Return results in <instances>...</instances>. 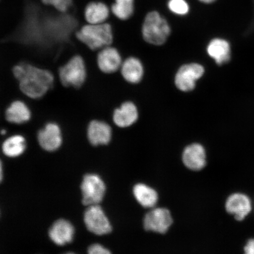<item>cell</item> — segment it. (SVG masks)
Wrapping results in <instances>:
<instances>
[{"label":"cell","mask_w":254,"mask_h":254,"mask_svg":"<svg viewBox=\"0 0 254 254\" xmlns=\"http://www.w3.org/2000/svg\"><path fill=\"white\" fill-rule=\"evenodd\" d=\"M12 73L19 90L31 100L42 99L55 84V76L52 71L30 63H17L12 67Z\"/></svg>","instance_id":"obj_1"},{"label":"cell","mask_w":254,"mask_h":254,"mask_svg":"<svg viewBox=\"0 0 254 254\" xmlns=\"http://www.w3.org/2000/svg\"><path fill=\"white\" fill-rule=\"evenodd\" d=\"M75 38L79 43L92 51L110 46L113 43V35L110 24L85 23L75 31Z\"/></svg>","instance_id":"obj_2"},{"label":"cell","mask_w":254,"mask_h":254,"mask_svg":"<svg viewBox=\"0 0 254 254\" xmlns=\"http://www.w3.org/2000/svg\"><path fill=\"white\" fill-rule=\"evenodd\" d=\"M58 78L65 88H81L87 78V69L85 60L81 55H75L60 66Z\"/></svg>","instance_id":"obj_3"},{"label":"cell","mask_w":254,"mask_h":254,"mask_svg":"<svg viewBox=\"0 0 254 254\" xmlns=\"http://www.w3.org/2000/svg\"><path fill=\"white\" fill-rule=\"evenodd\" d=\"M142 36L147 43L160 46L166 42L170 34V27L167 21L156 11L146 16L142 26Z\"/></svg>","instance_id":"obj_4"},{"label":"cell","mask_w":254,"mask_h":254,"mask_svg":"<svg viewBox=\"0 0 254 254\" xmlns=\"http://www.w3.org/2000/svg\"><path fill=\"white\" fill-rule=\"evenodd\" d=\"M82 203L84 205H98L103 201L106 186L101 178L95 174H87L81 186Z\"/></svg>","instance_id":"obj_5"},{"label":"cell","mask_w":254,"mask_h":254,"mask_svg":"<svg viewBox=\"0 0 254 254\" xmlns=\"http://www.w3.org/2000/svg\"><path fill=\"white\" fill-rule=\"evenodd\" d=\"M84 222L88 231L98 236L112 231L109 219L99 204L88 206L84 214Z\"/></svg>","instance_id":"obj_6"},{"label":"cell","mask_w":254,"mask_h":254,"mask_svg":"<svg viewBox=\"0 0 254 254\" xmlns=\"http://www.w3.org/2000/svg\"><path fill=\"white\" fill-rule=\"evenodd\" d=\"M204 72V68L199 64L184 65L178 71L175 78V83L181 91H192L195 87V82L202 77Z\"/></svg>","instance_id":"obj_7"},{"label":"cell","mask_w":254,"mask_h":254,"mask_svg":"<svg viewBox=\"0 0 254 254\" xmlns=\"http://www.w3.org/2000/svg\"><path fill=\"white\" fill-rule=\"evenodd\" d=\"M173 222L172 216L167 209L158 208L146 214L144 227L146 230L160 234L166 233Z\"/></svg>","instance_id":"obj_8"},{"label":"cell","mask_w":254,"mask_h":254,"mask_svg":"<svg viewBox=\"0 0 254 254\" xmlns=\"http://www.w3.org/2000/svg\"><path fill=\"white\" fill-rule=\"evenodd\" d=\"M225 209L236 220L243 221L252 210V201L244 193H234L228 196L225 202Z\"/></svg>","instance_id":"obj_9"},{"label":"cell","mask_w":254,"mask_h":254,"mask_svg":"<svg viewBox=\"0 0 254 254\" xmlns=\"http://www.w3.org/2000/svg\"><path fill=\"white\" fill-rule=\"evenodd\" d=\"M38 140L41 147L48 151H54L62 144V132L58 124L50 122L40 129L38 134Z\"/></svg>","instance_id":"obj_10"},{"label":"cell","mask_w":254,"mask_h":254,"mask_svg":"<svg viewBox=\"0 0 254 254\" xmlns=\"http://www.w3.org/2000/svg\"><path fill=\"white\" fill-rule=\"evenodd\" d=\"M97 63L98 68L106 74L117 71L122 66V57L115 48L107 46L98 53Z\"/></svg>","instance_id":"obj_11"},{"label":"cell","mask_w":254,"mask_h":254,"mask_svg":"<svg viewBox=\"0 0 254 254\" xmlns=\"http://www.w3.org/2000/svg\"><path fill=\"white\" fill-rule=\"evenodd\" d=\"M5 119L9 123L14 125H23L31 119L30 107L24 101L14 100L5 108Z\"/></svg>","instance_id":"obj_12"},{"label":"cell","mask_w":254,"mask_h":254,"mask_svg":"<svg viewBox=\"0 0 254 254\" xmlns=\"http://www.w3.org/2000/svg\"><path fill=\"white\" fill-rule=\"evenodd\" d=\"M183 161L190 170L199 171L206 166V152L204 147L199 144L188 146L184 150Z\"/></svg>","instance_id":"obj_13"},{"label":"cell","mask_w":254,"mask_h":254,"mask_svg":"<svg viewBox=\"0 0 254 254\" xmlns=\"http://www.w3.org/2000/svg\"><path fill=\"white\" fill-rule=\"evenodd\" d=\"M87 136L92 145H106L111 141L112 130L106 123L99 120H93L89 123Z\"/></svg>","instance_id":"obj_14"},{"label":"cell","mask_w":254,"mask_h":254,"mask_svg":"<svg viewBox=\"0 0 254 254\" xmlns=\"http://www.w3.org/2000/svg\"><path fill=\"white\" fill-rule=\"evenodd\" d=\"M110 9L103 1L94 0L85 5L84 18L85 23L98 24L106 23L109 17Z\"/></svg>","instance_id":"obj_15"},{"label":"cell","mask_w":254,"mask_h":254,"mask_svg":"<svg viewBox=\"0 0 254 254\" xmlns=\"http://www.w3.org/2000/svg\"><path fill=\"white\" fill-rule=\"evenodd\" d=\"M207 53L218 65L229 62L231 59V47L226 40L216 38L212 39L207 46Z\"/></svg>","instance_id":"obj_16"},{"label":"cell","mask_w":254,"mask_h":254,"mask_svg":"<svg viewBox=\"0 0 254 254\" xmlns=\"http://www.w3.org/2000/svg\"><path fill=\"white\" fill-rule=\"evenodd\" d=\"M74 236V228L72 225L63 219L55 222L49 231L51 240L59 246L71 243Z\"/></svg>","instance_id":"obj_17"},{"label":"cell","mask_w":254,"mask_h":254,"mask_svg":"<svg viewBox=\"0 0 254 254\" xmlns=\"http://www.w3.org/2000/svg\"><path fill=\"white\" fill-rule=\"evenodd\" d=\"M138 117V111L135 105L131 102H126L114 111L113 120L117 126L125 128L135 123Z\"/></svg>","instance_id":"obj_18"},{"label":"cell","mask_w":254,"mask_h":254,"mask_svg":"<svg viewBox=\"0 0 254 254\" xmlns=\"http://www.w3.org/2000/svg\"><path fill=\"white\" fill-rule=\"evenodd\" d=\"M144 69L141 63L134 57L127 59L122 65V74L127 81L138 83L141 80Z\"/></svg>","instance_id":"obj_19"},{"label":"cell","mask_w":254,"mask_h":254,"mask_svg":"<svg viewBox=\"0 0 254 254\" xmlns=\"http://www.w3.org/2000/svg\"><path fill=\"white\" fill-rule=\"evenodd\" d=\"M133 193L136 201L145 208H152L157 204V192L145 184H136L133 189Z\"/></svg>","instance_id":"obj_20"},{"label":"cell","mask_w":254,"mask_h":254,"mask_svg":"<svg viewBox=\"0 0 254 254\" xmlns=\"http://www.w3.org/2000/svg\"><path fill=\"white\" fill-rule=\"evenodd\" d=\"M26 148V141L23 136L15 135L9 137L2 145V150L5 155L9 157L20 156Z\"/></svg>","instance_id":"obj_21"},{"label":"cell","mask_w":254,"mask_h":254,"mask_svg":"<svg viewBox=\"0 0 254 254\" xmlns=\"http://www.w3.org/2000/svg\"><path fill=\"white\" fill-rule=\"evenodd\" d=\"M111 11L121 20H127L134 11L133 0H116L115 3L111 6Z\"/></svg>","instance_id":"obj_22"},{"label":"cell","mask_w":254,"mask_h":254,"mask_svg":"<svg viewBox=\"0 0 254 254\" xmlns=\"http://www.w3.org/2000/svg\"><path fill=\"white\" fill-rule=\"evenodd\" d=\"M44 5L50 6L61 12H66L72 6V0H41Z\"/></svg>","instance_id":"obj_23"},{"label":"cell","mask_w":254,"mask_h":254,"mask_svg":"<svg viewBox=\"0 0 254 254\" xmlns=\"http://www.w3.org/2000/svg\"><path fill=\"white\" fill-rule=\"evenodd\" d=\"M168 7L175 14L186 15L189 11V6L185 0H170Z\"/></svg>","instance_id":"obj_24"},{"label":"cell","mask_w":254,"mask_h":254,"mask_svg":"<svg viewBox=\"0 0 254 254\" xmlns=\"http://www.w3.org/2000/svg\"><path fill=\"white\" fill-rule=\"evenodd\" d=\"M88 253L90 254H110L111 252L100 244H93L89 247Z\"/></svg>","instance_id":"obj_25"},{"label":"cell","mask_w":254,"mask_h":254,"mask_svg":"<svg viewBox=\"0 0 254 254\" xmlns=\"http://www.w3.org/2000/svg\"><path fill=\"white\" fill-rule=\"evenodd\" d=\"M244 250L246 254H254V238L248 241Z\"/></svg>","instance_id":"obj_26"},{"label":"cell","mask_w":254,"mask_h":254,"mask_svg":"<svg viewBox=\"0 0 254 254\" xmlns=\"http://www.w3.org/2000/svg\"><path fill=\"white\" fill-rule=\"evenodd\" d=\"M2 163L1 161H0V182H1V180L2 179Z\"/></svg>","instance_id":"obj_27"},{"label":"cell","mask_w":254,"mask_h":254,"mask_svg":"<svg viewBox=\"0 0 254 254\" xmlns=\"http://www.w3.org/2000/svg\"><path fill=\"white\" fill-rule=\"evenodd\" d=\"M200 1L206 3V4H209V3L213 2L215 0H199Z\"/></svg>","instance_id":"obj_28"},{"label":"cell","mask_w":254,"mask_h":254,"mask_svg":"<svg viewBox=\"0 0 254 254\" xmlns=\"http://www.w3.org/2000/svg\"><path fill=\"white\" fill-rule=\"evenodd\" d=\"M6 130L5 129H2L1 131H0V132H1V134L2 135H5L6 134Z\"/></svg>","instance_id":"obj_29"}]
</instances>
